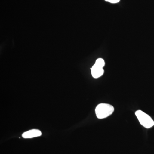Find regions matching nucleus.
<instances>
[{"instance_id":"obj_1","label":"nucleus","mask_w":154,"mask_h":154,"mask_svg":"<svg viewBox=\"0 0 154 154\" xmlns=\"http://www.w3.org/2000/svg\"><path fill=\"white\" fill-rule=\"evenodd\" d=\"M113 106L108 104L102 103L97 105L95 110L96 116L99 119L107 118L114 112Z\"/></svg>"},{"instance_id":"obj_6","label":"nucleus","mask_w":154,"mask_h":154,"mask_svg":"<svg viewBox=\"0 0 154 154\" xmlns=\"http://www.w3.org/2000/svg\"><path fill=\"white\" fill-rule=\"evenodd\" d=\"M105 1H107V2H109L110 3L115 4V3H117L119 2L120 0H105Z\"/></svg>"},{"instance_id":"obj_4","label":"nucleus","mask_w":154,"mask_h":154,"mask_svg":"<svg viewBox=\"0 0 154 154\" xmlns=\"http://www.w3.org/2000/svg\"><path fill=\"white\" fill-rule=\"evenodd\" d=\"M91 70L92 76L95 79H97V78L102 76L104 73V70L103 68L98 66L96 64L93 66L92 68L91 69Z\"/></svg>"},{"instance_id":"obj_5","label":"nucleus","mask_w":154,"mask_h":154,"mask_svg":"<svg viewBox=\"0 0 154 154\" xmlns=\"http://www.w3.org/2000/svg\"><path fill=\"white\" fill-rule=\"evenodd\" d=\"M96 64L98 65V66L101 67L103 68V67L105 66V62L104 60L102 58H99L96 60Z\"/></svg>"},{"instance_id":"obj_2","label":"nucleus","mask_w":154,"mask_h":154,"mask_svg":"<svg viewBox=\"0 0 154 154\" xmlns=\"http://www.w3.org/2000/svg\"><path fill=\"white\" fill-rule=\"evenodd\" d=\"M139 121L140 124L145 128H149L154 125V121L149 116L145 113L142 110H137L135 112Z\"/></svg>"},{"instance_id":"obj_3","label":"nucleus","mask_w":154,"mask_h":154,"mask_svg":"<svg viewBox=\"0 0 154 154\" xmlns=\"http://www.w3.org/2000/svg\"><path fill=\"white\" fill-rule=\"evenodd\" d=\"M41 135L42 132L40 130L38 129H33L24 132L22 134V136L24 138H32L40 136Z\"/></svg>"}]
</instances>
